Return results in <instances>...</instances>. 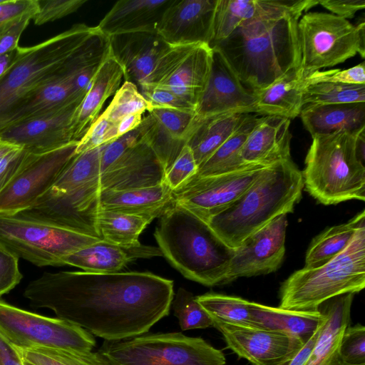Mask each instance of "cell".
Returning <instances> with one entry per match:
<instances>
[{
  "instance_id": "obj_7",
  "label": "cell",
  "mask_w": 365,
  "mask_h": 365,
  "mask_svg": "<svg viewBox=\"0 0 365 365\" xmlns=\"http://www.w3.org/2000/svg\"><path fill=\"white\" fill-rule=\"evenodd\" d=\"M365 287V224L355 232L348 246L322 266L304 267L281 285L279 307L294 311H319L327 301L358 293Z\"/></svg>"
},
{
  "instance_id": "obj_2",
  "label": "cell",
  "mask_w": 365,
  "mask_h": 365,
  "mask_svg": "<svg viewBox=\"0 0 365 365\" xmlns=\"http://www.w3.org/2000/svg\"><path fill=\"white\" fill-rule=\"evenodd\" d=\"M300 17L288 14L245 21L212 47L222 53L242 84L257 92L299 70Z\"/></svg>"
},
{
  "instance_id": "obj_3",
  "label": "cell",
  "mask_w": 365,
  "mask_h": 365,
  "mask_svg": "<svg viewBox=\"0 0 365 365\" xmlns=\"http://www.w3.org/2000/svg\"><path fill=\"white\" fill-rule=\"evenodd\" d=\"M302 171L292 159L264 167L252 185L208 225L230 248L281 215L292 212L302 195Z\"/></svg>"
},
{
  "instance_id": "obj_46",
  "label": "cell",
  "mask_w": 365,
  "mask_h": 365,
  "mask_svg": "<svg viewBox=\"0 0 365 365\" xmlns=\"http://www.w3.org/2000/svg\"><path fill=\"white\" fill-rule=\"evenodd\" d=\"M139 91L151 103L153 108L195 112V107L192 103L165 88L148 84L143 86Z\"/></svg>"
},
{
  "instance_id": "obj_4",
  "label": "cell",
  "mask_w": 365,
  "mask_h": 365,
  "mask_svg": "<svg viewBox=\"0 0 365 365\" xmlns=\"http://www.w3.org/2000/svg\"><path fill=\"white\" fill-rule=\"evenodd\" d=\"M154 236L163 256L185 277L210 287L225 284L234 249L190 210L173 203Z\"/></svg>"
},
{
  "instance_id": "obj_21",
  "label": "cell",
  "mask_w": 365,
  "mask_h": 365,
  "mask_svg": "<svg viewBox=\"0 0 365 365\" xmlns=\"http://www.w3.org/2000/svg\"><path fill=\"white\" fill-rule=\"evenodd\" d=\"M165 172L152 148L140 138L101 173V190L120 191L165 182Z\"/></svg>"
},
{
  "instance_id": "obj_22",
  "label": "cell",
  "mask_w": 365,
  "mask_h": 365,
  "mask_svg": "<svg viewBox=\"0 0 365 365\" xmlns=\"http://www.w3.org/2000/svg\"><path fill=\"white\" fill-rule=\"evenodd\" d=\"M317 4L316 0H217L210 46L227 38L245 21L288 14L302 16Z\"/></svg>"
},
{
  "instance_id": "obj_11",
  "label": "cell",
  "mask_w": 365,
  "mask_h": 365,
  "mask_svg": "<svg viewBox=\"0 0 365 365\" xmlns=\"http://www.w3.org/2000/svg\"><path fill=\"white\" fill-rule=\"evenodd\" d=\"M0 333L21 349H61L90 351L96 346L86 329L60 318L31 312L0 299Z\"/></svg>"
},
{
  "instance_id": "obj_29",
  "label": "cell",
  "mask_w": 365,
  "mask_h": 365,
  "mask_svg": "<svg viewBox=\"0 0 365 365\" xmlns=\"http://www.w3.org/2000/svg\"><path fill=\"white\" fill-rule=\"evenodd\" d=\"M173 204V190L165 182L127 190H101L100 194L101 209L140 215L152 221Z\"/></svg>"
},
{
  "instance_id": "obj_41",
  "label": "cell",
  "mask_w": 365,
  "mask_h": 365,
  "mask_svg": "<svg viewBox=\"0 0 365 365\" xmlns=\"http://www.w3.org/2000/svg\"><path fill=\"white\" fill-rule=\"evenodd\" d=\"M152 109L153 106L140 93L138 87L130 82L124 81L101 115L115 124L128 115L143 114Z\"/></svg>"
},
{
  "instance_id": "obj_40",
  "label": "cell",
  "mask_w": 365,
  "mask_h": 365,
  "mask_svg": "<svg viewBox=\"0 0 365 365\" xmlns=\"http://www.w3.org/2000/svg\"><path fill=\"white\" fill-rule=\"evenodd\" d=\"M17 349L24 361L35 365H106L99 354L91 351L46 348Z\"/></svg>"
},
{
  "instance_id": "obj_55",
  "label": "cell",
  "mask_w": 365,
  "mask_h": 365,
  "mask_svg": "<svg viewBox=\"0 0 365 365\" xmlns=\"http://www.w3.org/2000/svg\"><path fill=\"white\" fill-rule=\"evenodd\" d=\"M0 365H24L17 348L1 333Z\"/></svg>"
},
{
  "instance_id": "obj_25",
  "label": "cell",
  "mask_w": 365,
  "mask_h": 365,
  "mask_svg": "<svg viewBox=\"0 0 365 365\" xmlns=\"http://www.w3.org/2000/svg\"><path fill=\"white\" fill-rule=\"evenodd\" d=\"M163 256L159 247L145 245H119L100 240L63 259L64 265L78 267L97 274L119 272L130 261L138 258Z\"/></svg>"
},
{
  "instance_id": "obj_44",
  "label": "cell",
  "mask_w": 365,
  "mask_h": 365,
  "mask_svg": "<svg viewBox=\"0 0 365 365\" xmlns=\"http://www.w3.org/2000/svg\"><path fill=\"white\" fill-rule=\"evenodd\" d=\"M117 139L115 124L101 115L78 141L76 153L92 150Z\"/></svg>"
},
{
  "instance_id": "obj_6",
  "label": "cell",
  "mask_w": 365,
  "mask_h": 365,
  "mask_svg": "<svg viewBox=\"0 0 365 365\" xmlns=\"http://www.w3.org/2000/svg\"><path fill=\"white\" fill-rule=\"evenodd\" d=\"M99 31L84 24L38 44L18 47V55L0 77V126L30 94L65 71Z\"/></svg>"
},
{
  "instance_id": "obj_34",
  "label": "cell",
  "mask_w": 365,
  "mask_h": 365,
  "mask_svg": "<svg viewBox=\"0 0 365 365\" xmlns=\"http://www.w3.org/2000/svg\"><path fill=\"white\" fill-rule=\"evenodd\" d=\"M257 114H250L241 126L205 163L197 168L192 177H207L234 173L253 165L242 159V146L258 121Z\"/></svg>"
},
{
  "instance_id": "obj_48",
  "label": "cell",
  "mask_w": 365,
  "mask_h": 365,
  "mask_svg": "<svg viewBox=\"0 0 365 365\" xmlns=\"http://www.w3.org/2000/svg\"><path fill=\"white\" fill-rule=\"evenodd\" d=\"M86 0H38V10L34 16L37 26L53 21L78 10Z\"/></svg>"
},
{
  "instance_id": "obj_30",
  "label": "cell",
  "mask_w": 365,
  "mask_h": 365,
  "mask_svg": "<svg viewBox=\"0 0 365 365\" xmlns=\"http://www.w3.org/2000/svg\"><path fill=\"white\" fill-rule=\"evenodd\" d=\"M312 138L340 130L365 129V102L339 104H307L299 114Z\"/></svg>"
},
{
  "instance_id": "obj_9",
  "label": "cell",
  "mask_w": 365,
  "mask_h": 365,
  "mask_svg": "<svg viewBox=\"0 0 365 365\" xmlns=\"http://www.w3.org/2000/svg\"><path fill=\"white\" fill-rule=\"evenodd\" d=\"M364 20L357 25L325 12H308L297 24L300 73L305 78L359 53L364 58Z\"/></svg>"
},
{
  "instance_id": "obj_15",
  "label": "cell",
  "mask_w": 365,
  "mask_h": 365,
  "mask_svg": "<svg viewBox=\"0 0 365 365\" xmlns=\"http://www.w3.org/2000/svg\"><path fill=\"white\" fill-rule=\"evenodd\" d=\"M264 166L252 165L234 173L192 177L173 190V202L208 223L236 201L257 180Z\"/></svg>"
},
{
  "instance_id": "obj_31",
  "label": "cell",
  "mask_w": 365,
  "mask_h": 365,
  "mask_svg": "<svg viewBox=\"0 0 365 365\" xmlns=\"http://www.w3.org/2000/svg\"><path fill=\"white\" fill-rule=\"evenodd\" d=\"M251 113H225L200 120L193 118L187 145L197 168L241 126Z\"/></svg>"
},
{
  "instance_id": "obj_42",
  "label": "cell",
  "mask_w": 365,
  "mask_h": 365,
  "mask_svg": "<svg viewBox=\"0 0 365 365\" xmlns=\"http://www.w3.org/2000/svg\"><path fill=\"white\" fill-rule=\"evenodd\" d=\"M174 315L182 330L205 329L213 326L212 320L196 299V296L180 287L172 301Z\"/></svg>"
},
{
  "instance_id": "obj_24",
  "label": "cell",
  "mask_w": 365,
  "mask_h": 365,
  "mask_svg": "<svg viewBox=\"0 0 365 365\" xmlns=\"http://www.w3.org/2000/svg\"><path fill=\"white\" fill-rule=\"evenodd\" d=\"M290 123V119L281 116H260L242 146V160L247 165L267 167L292 159Z\"/></svg>"
},
{
  "instance_id": "obj_39",
  "label": "cell",
  "mask_w": 365,
  "mask_h": 365,
  "mask_svg": "<svg viewBox=\"0 0 365 365\" xmlns=\"http://www.w3.org/2000/svg\"><path fill=\"white\" fill-rule=\"evenodd\" d=\"M364 102L365 84L320 82L306 85L303 91V106Z\"/></svg>"
},
{
  "instance_id": "obj_58",
  "label": "cell",
  "mask_w": 365,
  "mask_h": 365,
  "mask_svg": "<svg viewBox=\"0 0 365 365\" xmlns=\"http://www.w3.org/2000/svg\"><path fill=\"white\" fill-rule=\"evenodd\" d=\"M24 361V360H23ZM24 365H35L34 364H31L30 362H28V361H24Z\"/></svg>"
},
{
  "instance_id": "obj_50",
  "label": "cell",
  "mask_w": 365,
  "mask_h": 365,
  "mask_svg": "<svg viewBox=\"0 0 365 365\" xmlns=\"http://www.w3.org/2000/svg\"><path fill=\"white\" fill-rule=\"evenodd\" d=\"M304 82L306 85L320 82L365 84V63L363 61L345 70L318 71L305 78Z\"/></svg>"
},
{
  "instance_id": "obj_17",
  "label": "cell",
  "mask_w": 365,
  "mask_h": 365,
  "mask_svg": "<svg viewBox=\"0 0 365 365\" xmlns=\"http://www.w3.org/2000/svg\"><path fill=\"white\" fill-rule=\"evenodd\" d=\"M287 227V215H281L234 249L225 284L278 269L285 254Z\"/></svg>"
},
{
  "instance_id": "obj_20",
  "label": "cell",
  "mask_w": 365,
  "mask_h": 365,
  "mask_svg": "<svg viewBox=\"0 0 365 365\" xmlns=\"http://www.w3.org/2000/svg\"><path fill=\"white\" fill-rule=\"evenodd\" d=\"M217 2L173 0L161 17L157 34L170 46H210Z\"/></svg>"
},
{
  "instance_id": "obj_27",
  "label": "cell",
  "mask_w": 365,
  "mask_h": 365,
  "mask_svg": "<svg viewBox=\"0 0 365 365\" xmlns=\"http://www.w3.org/2000/svg\"><path fill=\"white\" fill-rule=\"evenodd\" d=\"M354 294L349 293L327 301L322 305L326 315L324 325L314 349L304 365H350L339 354V343L345 329L350 325L351 307Z\"/></svg>"
},
{
  "instance_id": "obj_23",
  "label": "cell",
  "mask_w": 365,
  "mask_h": 365,
  "mask_svg": "<svg viewBox=\"0 0 365 365\" xmlns=\"http://www.w3.org/2000/svg\"><path fill=\"white\" fill-rule=\"evenodd\" d=\"M112 56L123 69L125 81L138 90L149 77L161 55L170 46L156 32H133L108 38Z\"/></svg>"
},
{
  "instance_id": "obj_47",
  "label": "cell",
  "mask_w": 365,
  "mask_h": 365,
  "mask_svg": "<svg viewBox=\"0 0 365 365\" xmlns=\"http://www.w3.org/2000/svg\"><path fill=\"white\" fill-rule=\"evenodd\" d=\"M38 10V0H3L0 3V36L24 18L34 17Z\"/></svg>"
},
{
  "instance_id": "obj_5",
  "label": "cell",
  "mask_w": 365,
  "mask_h": 365,
  "mask_svg": "<svg viewBox=\"0 0 365 365\" xmlns=\"http://www.w3.org/2000/svg\"><path fill=\"white\" fill-rule=\"evenodd\" d=\"M364 130L312 137L302 173L306 190L320 203L364 201Z\"/></svg>"
},
{
  "instance_id": "obj_36",
  "label": "cell",
  "mask_w": 365,
  "mask_h": 365,
  "mask_svg": "<svg viewBox=\"0 0 365 365\" xmlns=\"http://www.w3.org/2000/svg\"><path fill=\"white\" fill-rule=\"evenodd\" d=\"M152 222L149 218L100 209L98 228L102 240L119 245H135L139 236Z\"/></svg>"
},
{
  "instance_id": "obj_32",
  "label": "cell",
  "mask_w": 365,
  "mask_h": 365,
  "mask_svg": "<svg viewBox=\"0 0 365 365\" xmlns=\"http://www.w3.org/2000/svg\"><path fill=\"white\" fill-rule=\"evenodd\" d=\"M255 327L282 331L304 343L324 322L326 316L319 311H294L250 302Z\"/></svg>"
},
{
  "instance_id": "obj_37",
  "label": "cell",
  "mask_w": 365,
  "mask_h": 365,
  "mask_svg": "<svg viewBox=\"0 0 365 365\" xmlns=\"http://www.w3.org/2000/svg\"><path fill=\"white\" fill-rule=\"evenodd\" d=\"M196 299L211 319L233 324L255 327L250 301L217 293L198 295Z\"/></svg>"
},
{
  "instance_id": "obj_59",
  "label": "cell",
  "mask_w": 365,
  "mask_h": 365,
  "mask_svg": "<svg viewBox=\"0 0 365 365\" xmlns=\"http://www.w3.org/2000/svg\"><path fill=\"white\" fill-rule=\"evenodd\" d=\"M2 1H3V0H0V3L2 2Z\"/></svg>"
},
{
  "instance_id": "obj_26",
  "label": "cell",
  "mask_w": 365,
  "mask_h": 365,
  "mask_svg": "<svg viewBox=\"0 0 365 365\" xmlns=\"http://www.w3.org/2000/svg\"><path fill=\"white\" fill-rule=\"evenodd\" d=\"M173 0H120L96 26L107 37L133 32H156Z\"/></svg>"
},
{
  "instance_id": "obj_57",
  "label": "cell",
  "mask_w": 365,
  "mask_h": 365,
  "mask_svg": "<svg viewBox=\"0 0 365 365\" xmlns=\"http://www.w3.org/2000/svg\"><path fill=\"white\" fill-rule=\"evenodd\" d=\"M142 115L141 113L132 114L115 123L117 138L136 129L142 121Z\"/></svg>"
},
{
  "instance_id": "obj_28",
  "label": "cell",
  "mask_w": 365,
  "mask_h": 365,
  "mask_svg": "<svg viewBox=\"0 0 365 365\" xmlns=\"http://www.w3.org/2000/svg\"><path fill=\"white\" fill-rule=\"evenodd\" d=\"M123 75L122 66L110 52L76 110L73 121L74 141L78 142L98 118L106 101L120 88Z\"/></svg>"
},
{
  "instance_id": "obj_53",
  "label": "cell",
  "mask_w": 365,
  "mask_h": 365,
  "mask_svg": "<svg viewBox=\"0 0 365 365\" xmlns=\"http://www.w3.org/2000/svg\"><path fill=\"white\" fill-rule=\"evenodd\" d=\"M319 4L344 19L353 18L358 11L365 7L364 0H323Z\"/></svg>"
},
{
  "instance_id": "obj_54",
  "label": "cell",
  "mask_w": 365,
  "mask_h": 365,
  "mask_svg": "<svg viewBox=\"0 0 365 365\" xmlns=\"http://www.w3.org/2000/svg\"><path fill=\"white\" fill-rule=\"evenodd\" d=\"M33 18H24L0 36V56L18 48L21 35Z\"/></svg>"
},
{
  "instance_id": "obj_8",
  "label": "cell",
  "mask_w": 365,
  "mask_h": 365,
  "mask_svg": "<svg viewBox=\"0 0 365 365\" xmlns=\"http://www.w3.org/2000/svg\"><path fill=\"white\" fill-rule=\"evenodd\" d=\"M106 365H225L223 352L200 337L180 332L143 334L104 342Z\"/></svg>"
},
{
  "instance_id": "obj_18",
  "label": "cell",
  "mask_w": 365,
  "mask_h": 365,
  "mask_svg": "<svg viewBox=\"0 0 365 365\" xmlns=\"http://www.w3.org/2000/svg\"><path fill=\"white\" fill-rule=\"evenodd\" d=\"M212 48L210 77L197 103L194 119L225 113L257 114L255 93L242 84L219 50Z\"/></svg>"
},
{
  "instance_id": "obj_35",
  "label": "cell",
  "mask_w": 365,
  "mask_h": 365,
  "mask_svg": "<svg viewBox=\"0 0 365 365\" xmlns=\"http://www.w3.org/2000/svg\"><path fill=\"white\" fill-rule=\"evenodd\" d=\"M365 224V211L349 222L323 231L312 241L305 256L306 268L323 265L339 255L348 246L356 230Z\"/></svg>"
},
{
  "instance_id": "obj_33",
  "label": "cell",
  "mask_w": 365,
  "mask_h": 365,
  "mask_svg": "<svg viewBox=\"0 0 365 365\" xmlns=\"http://www.w3.org/2000/svg\"><path fill=\"white\" fill-rule=\"evenodd\" d=\"M305 86L304 79L299 70L255 92L257 114L281 116L290 120L296 118L303 108Z\"/></svg>"
},
{
  "instance_id": "obj_52",
  "label": "cell",
  "mask_w": 365,
  "mask_h": 365,
  "mask_svg": "<svg viewBox=\"0 0 365 365\" xmlns=\"http://www.w3.org/2000/svg\"><path fill=\"white\" fill-rule=\"evenodd\" d=\"M140 139L138 127L104 145L101 155V173L106 171L129 147Z\"/></svg>"
},
{
  "instance_id": "obj_19",
  "label": "cell",
  "mask_w": 365,
  "mask_h": 365,
  "mask_svg": "<svg viewBox=\"0 0 365 365\" xmlns=\"http://www.w3.org/2000/svg\"><path fill=\"white\" fill-rule=\"evenodd\" d=\"M79 105H72L4 127L0 129V139L32 154L48 152L76 142L73 121Z\"/></svg>"
},
{
  "instance_id": "obj_12",
  "label": "cell",
  "mask_w": 365,
  "mask_h": 365,
  "mask_svg": "<svg viewBox=\"0 0 365 365\" xmlns=\"http://www.w3.org/2000/svg\"><path fill=\"white\" fill-rule=\"evenodd\" d=\"M101 191L100 178L61 192L50 189L17 214L102 240L98 228Z\"/></svg>"
},
{
  "instance_id": "obj_13",
  "label": "cell",
  "mask_w": 365,
  "mask_h": 365,
  "mask_svg": "<svg viewBox=\"0 0 365 365\" xmlns=\"http://www.w3.org/2000/svg\"><path fill=\"white\" fill-rule=\"evenodd\" d=\"M78 142L48 152L30 153L0 191V215H15L31 207L48 192L76 154Z\"/></svg>"
},
{
  "instance_id": "obj_45",
  "label": "cell",
  "mask_w": 365,
  "mask_h": 365,
  "mask_svg": "<svg viewBox=\"0 0 365 365\" xmlns=\"http://www.w3.org/2000/svg\"><path fill=\"white\" fill-rule=\"evenodd\" d=\"M29 155L24 148L0 139V191L19 171Z\"/></svg>"
},
{
  "instance_id": "obj_16",
  "label": "cell",
  "mask_w": 365,
  "mask_h": 365,
  "mask_svg": "<svg viewBox=\"0 0 365 365\" xmlns=\"http://www.w3.org/2000/svg\"><path fill=\"white\" fill-rule=\"evenodd\" d=\"M212 320L227 348L252 365H287L304 344L282 331Z\"/></svg>"
},
{
  "instance_id": "obj_14",
  "label": "cell",
  "mask_w": 365,
  "mask_h": 365,
  "mask_svg": "<svg viewBox=\"0 0 365 365\" xmlns=\"http://www.w3.org/2000/svg\"><path fill=\"white\" fill-rule=\"evenodd\" d=\"M212 63V48L209 45L170 46L156 62L146 85L165 88L196 109L207 86Z\"/></svg>"
},
{
  "instance_id": "obj_38",
  "label": "cell",
  "mask_w": 365,
  "mask_h": 365,
  "mask_svg": "<svg viewBox=\"0 0 365 365\" xmlns=\"http://www.w3.org/2000/svg\"><path fill=\"white\" fill-rule=\"evenodd\" d=\"M140 138L154 151L166 173L186 143L175 138L148 113L138 126Z\"/></svg>"
},
{
  "instance_id": "obj_10",
  "label": "cell",
  "mask_w": 365,
  "mask_h": 365,
  "mask_svg": "<svg viewBox=\"0 0 365 365\" xmlns=\"http://www.w3.org/2000/svg\"><path fill=\"white\" fill-rule=\"evenodd\" d=\"M100 240L18 214L0 215V244L37 267L64 266L66 256Z\"/></svg>"
},
{
  "instance_id": "obj_49",
  "label": "cell",
  "mask_w": 365,
  "mask_h": 365,
  "mask_svg": "<svg viewBox=\"0 0 365 365\" xmlns=\"http://www.w3.org/2000/svg\"><path fill=\"white\" fill-rule=\"evenodd\" d=\"M197 170L192 152L186 145L165 173V182L173 190L187 182Z\"/></svg>"
},
{
  "instance_id": "obj_56",
  "label": "cell",
  "mask_w": 365,
  "mask_h": 365,
  "mask_svg": "<svg viewBox=\"0 0 365 365\" xmlns=\"http://www.w3.org/2000/svg\"><path fill=\"white\" fill-rule=\"evenodd\" d=\"M326 316V315H325ZM326 321L318 327L287 365H304L310 357Z\"/></svg>"
},
{
  "instance_id": "obj_51",
  "label": "cell",
  "mask_w": 365,
  "mask_h": 365,
  "mask_svg": "<svg viewBox=\"0 0 365 365\" xmlns=\"http://www.w3.org/2000/svg\"><path fill=\"white\" fill-rule=\"evenodd\" d=\"M19 258L0 244V297L9 293L21 282Z\"/></svg>"
},
{
  "instance_id": "obj_1",
  "label": "cell",
  "mask_w": 365,
  "mask_h": 365,
  "mask_svg": "<svg viewBox=\"0 0 365 365\" xmlns=\"http://www.w3.org/2000/svg\"><path fill=\"white\" fill-rule=\"evenodd\" d=\"M24 296L31 307L113 341L145 334L168 316L174 290L173 280L150 272L62 271L44 272Z\"/></svg>"
},
{
  "instance_id": "obj_43",
  "label": "cell",
  "mask_w": 365,
  "mask_h": 365,
  "mask_svg": "<svg viewBox=\"0 0 365 365\" xmlns=\"http://www.w3.org/2000/svg\"><path fill=\"white\" fill-rule=\"evenodd\" d=\"M339 350L346 363L365 365V327L360 324L349 325L341 335Z\"/></svg>"
}]
</instances>
